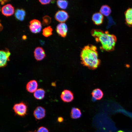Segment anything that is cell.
Segmentation results:
<instances>
[{
	"mask_svg": "<svg viewBox=\"0 0 132 132\" xmlns=\"http://www.w3.org/2000/svg\"><path fill=\"white\" fill-rule=\"evenodd\" d=\"M25 14V12L24 10L18 9L15 11V15L17 19L21 21L24 20Z\"/></svg>",
	"mask_w": 132,
	"mask_h": 132,
	"instance_id": "cell-17",
	"label": "cell"
},
{
	"mask_svg": "<svg viewBox=\"0 0 132 132\" xmlns=\"http://www.w3.org/2000/svg\"><path fill=\"white\" fill-rule=\"evenodd\" d=\"M125 20L127 25L132 26V8L128 9L125 13Z\"/></svg>",
	"mask_w": 132,
	"mask_h": 132,
	"instance_id": "cell-14",
	"label": "cell"
},
{
	"mask_svg": "<svg viewBox=\"0 0 132 132\" xmlns=\"http://www.w3.org/2000/svg\"><path fill=\"white\" fill-rule=\"evenodd\" d=\"M92 20L94 23L97 25L101 24L103 21V16L100 12H96L93 15Z\"/></svg>",
	"mask_w": 132,
	"mask_h": 132,
	"instance_id": "cell-13",
	"label": "cell"
},
{
	"mask_svg": "<svg viewBox=\"0 0 132 132\" xmlns=\"http://www.w3.org/2000/svg\"><path fill=\"white\" fill-rule=\"evenodd\" d=\"M37 132H49V131L46 128L43 127H41L38 129Z\"/></svg>",
	"mask_w": 132,
	"mask_h": 132,
	"instance_id": "cell-23",
	"label": "cell"
},
{
	"mask_svg": "<svg viewBox=\"0 0 132 132\" xmlns=\"http://www.w3.org/2000/svg\"><path fill=\"white\" fill-rule=\"evenodd\" d=\"M51 0H39L41 3L43 5H45L49 4L51 1Z\"/></svg>",
	"mask_w": 132,
	"mask_h": 132,
	"instance_id": "cell-24",
	"label": "cell"
},
{
	"mask_svg": "<svg viewBox=\"0 0 132 132\" xmlns=\"http://www.w3.org/2000/svg\"><path fill=\"white\" fill-rule=\"evenodd\" d=\"M68 17V13L65 11L62 10L58 11L55 15V19L61 23H64L66 21Z\"/></svg>",
	"mask_w": 132,
	"mask_h": 132,
	"instance_id": "cell-7",
	"label": "cell"
},
{
	"mask_svg": "<svg viewBox=\"0 0 132 132\" xmlns=\"http://www.w3.org/2000/svg\"><path fill=\"white\" fill-rule=\"evenodd\" d=\"M13 109L16 114L20 116H23L27 114V107L23 102L15 104Z\"/></svg>",
	"mask_w": 132,
	"mask_h": 132,
	"instance_id": "cell-3",
	"label": "cell"
},
{
	"mask_svg": "<svg viewBox=\"0 0 132 132\" xmlns=\"http://www.w3.org/2000/svg\"><path fill=\"white\" fill-rule=\"evenodd\" d=\"M29 28L32 32L33 33H39L42 28V25L40 22L36 19L30 21Z\"/></svg>",
	"mask_w": 132,
	"mask_h": 132,
	"instance_id": "cell-5",
	"label": "cell"
},
{
	"mask_svg": "<svg viewBox=\"0 0 132 132\" xmlns=\"http://www.w3.org/2000/svg\"><path fill=\"white\" fill-rule=\"evenodd\" d=\"M82 114L80 110L78 108L73 107L71 110L70 116L73 119H77L80 117Z\"/></svg>",
	"mask_w": 132,
	"mask_h": 132,
	"instance_id": "cell-16",
	"label": "cell"
},
{
	"mask_svg": "<svg viewBox=\"0 0 132 132\" xmlns=\"http://www.w3.org/2000/svg\"><path fill=\"white\" fill-rule=\"evenodd\" d=\"M63 118L61 117H59L57 119L58 121L60 122H63Z\"/></svg>",
	"mask_w": 132,
	"mask_h": 132,
	"instance_id": "cell-25",
	"label": "cell"
},
{
	"mask_svg": "<svg viewBox=\"0 0 132 132\" xmlns=\"http://www.w3.org/2000/svg\"><path fill=\"white\" fill-rule=\"evenodd\" d=\"M60 98L63 102H69L73 100L74 95L71 91L69 90L65 89L61 93Z\"/></svg>",
	"mask_w": 132,
	"mask_h": 132,
	"instance_id": "cell-6",
	"label": "cell"
},
{
	"mask_svg": "<svg viewBox=\"0 0 132 132\" xmlns=\"http://www.w3.org/2000/svg\"><path fill=\"white\" fill-rule=\"evenodd\" d=\"M91 94L94 100H99L102 98L103 93L102 91L99 88H96L93 90Z\"/></svg>",
	"mask_w": 132,
	"mask_h": 132,
	"instance_id": "cell-15",
	"label": "cell"
},
{
	"mask_svg": "<svg viewBox=\"0 0 132 132\" xmlns=\"http://www.w3.org/2000/svg\"><path fill=\"white\" fill-rule=\"evenodd\" d=\"M53 29L50 26H48L43 29L42 34L44 36L47 37L52 34Z\"/></svg>",
	"mask_w": 132,
	"mask_h": 132,
	"instance_id": "cell-20",
	"label": "cell"
},
{
	"mask_svg": "<svg viewBox=\"0 0 132 132\" xmlns=\"http://www.w3.org/2000/svg\"><path fill=\"white\" fill-rule=\"evenodd\" d=\"M45 92L42 88L37 89L34 92L33 95L34 97L38 99H41L44 96Z\"/></svg>",
	"mask_w": 132,
	"mask_h": 132,
	"instance_id": "cell-19",
	"label": "cell"
},
{
	"mask_svg": "<svg viewBox=\"0 0 132 132\" xmlns=\"http://www.w3.org/2000/svg\"><path fill=\"white\" fill-rule=\"evenodd\" d=\"M56 31L57 33L61 36L65 37L66 35L67 32V27L64 23H61L57 26Z\"/></svg>",
	"mask_w": 132,
	"mask_h": 132,
	"instance_id": "cell-8",
	"label": "cell"
},
{
	"mask_svg": "<svg viewBox=\"0 0 132 132\" xmlns=\"http://www.w3.org/2000/svg\"><path fill=\"white\" fill-rule=\"evenodd\" d=\"M0 1L1 4V5H3L7 1H8L7 0H0Z\"/></svg>",
	"mask_w": 132,
	"mask_h": 132,
	"instance_id": "cell-26",
	"label": "cell"
},
{
	"mask_svg": "<svg viewBox=\"0 0 132 132\" xmlns=\"http://www.w3.org/2000/svg\"><path fill=\"white\" fill-rule=\"evenodd\" d=\"M38 86V84L36 81L35 80H31L27 84L26 89L29 92H34L37 90Z\"/></svg>",
	"mask_w": 132,
	"mask_h": 132,
	"instance_id": "cell-12",
	"label": "cell"
},
{
	"mask_svg": "<svg viewBox=\"0 0 132 132\" xmlns=\"http://www.w3.org/2000/svg\"><path fill=\"white\" fill-rule=\"evenodd\" d=\"M98 55L95 46L87 45L82 49L80 53L81 63L84 66L90 69H95L100 66L101 63Z\"/></svg>",
	"mask_w": 132,
	"mask_h": 132,
	"instance_id": "cell-1",
	"label": "cell"
},
{
	"mask_svg": "<svg viewBox=\"0 0 132 132\" xmlns=\"http://www.w3.org/2000/svg\"><path fill=\"white\" fill-rule=\"evenodd\" d=\"M34 53L35 58L37 61L42 60L45 56V51L43 48L41 47L36 48Z\"/></svg>",
	"mask_w": 132,
	"mask_h": 132,
	"instance_id": "cell-9",
	"label": "cell"
},
{
	"mask_svg": "<svg viewBox=\"0 0 132 132\" xmlns=\"http://www.w3.org/2000/svg\"></svg>",
	"mask_w": 132,
	"mask_h": 132,
	"instance_id": "cell-29",
	"label": "cell"
},
{
	"mask_svg": "<svg viewBox=\"0 0 132 132\" xmlns=\"http://www.w3.org/2000/svg\"><path fill=\"white\" fill-rule=\"evenodd\" d=\"M22 39L24 40H25L27 39V37L25 35H23L22 36Z\"/></svg>",
	"mask_w": 132,
	"mask_h": 132,
	"instance_id": "cell-27",
	"label": "cell"
},
{
	"mask_svg": "<svg viewBox=\"0 0 132 132\" xmlns=\"http://www.w3.org/2000/svg\"><path fill=\"white\" fill-rule=\"evenodd\" d=\"M91 34L96 41L101 44L102 50L108 52L114 50L117 40L114 35L110 33L108 31L98 29L92 30Z\"/></svg>",
	"mask_w": 132,
	"mask_h": 132,
	"instance_id": "cell-2",
	"label": "cell"
},
{
	"mask_svg": "<svg viewBox=\"0 0 132 132\" xmlns=\"http://www.w3.org/2000/svg\"><path fill=\"white\" fill-rule=\"evenodd\" d=\"M45 110L43 108L39 106L37 107L34 111L33 115L36 119L39 120L45 117Z\"/></svg>",
	"mask_w": 132,
	"mask_h": 132,
	"instance_id": "cell-11",
	"label": "cell"
},
{
	"mask_svg": "<svg viewBox=\"0 0 132 132\" xmlns=\"http://www.w3.org/2000/svg\"><path fill=\"white\" fill-rule=\"evenodd\" d=\"M11 54L9 50L6 48L5 50H1L0 51V67H4L7 65L8 62L9 61V57Z\"/></svg>",
	"mask_w": 132,
	"mask_h": 132,
	"instance_id": "cell-4",
	"label": "cell"
},
{
	"mask_svg": "<svg viewBox=\"0 0 132 132\" xmlns=\"http://www.w3.org/2000/svg\"><path fill=\"white\" fill-rule=\"evenodd\" d=\"M51 18L49 16L45 15L43 18L42 24L44 26L49 25L51 22Z\"/></svg>",
	"mask_w": 132,
	"mask_h": 132,
	"instance_id": "cell-22",
	"label": "cell"
},
{
	"mask_svg": "<svg viewBox=\"0 0 132 132\" xmlns=\"http://www.w3.org/2000/svg\"><path fill=\"white\" fill-rule=\"evenodd\" d=\"M1 10L2 14L6 16H11L14 12V7L10 4L3 6Z\"/></svg>",
	"mask_w": 132,
	"mask_h": 132,
	"instance_id": "cell-10",
	"label": "cell"
},
{
	"mask_svg": "<svg viewBox=\"0 0 132 132\" xmlns=\"http://www.w3.org/2000/svg\"><path fill=\"white\" fill-rule=\"evenodd\" d=\"M57 4L58 7L64 9L67 6L68 2L66 0H58L57 1Z\"/></svg>",
	"mask_w": 132,
	"mask_h": 132,
	"instance_id": "cell-21",
	"label": "cell"
},
{
	"mask_svg": "<svg viewBox=\"0 0 132 132\" xmlns=\"http://www.w3.org/2000/svg\"><path fill=\"white\" fill-rule=\"evenodd\" d=\"M111 12L110 7L108 5H104L102 6L100 10V12L103 15L109 16Z\"/></svg>",
	"mask_w": 132,
	"mask_h": 132,
	"instance_id": "cell-18",
	"label": "cell"
},
{
	"mask_svg": "<svg viewBox=\"0 0 132 132\" xmlns=\"http://www.w3.org/2000/svg\"><path fill=\"white\" fill-rule=\"evenodd\" d=\"M117 132H124L121 130H120L118 131Z\"/></svg>",
	"mask_w": 132,
	"mask_h": 132,
	"instance_id": "cell-28",
	"label": "cell"
}]
</instances>
